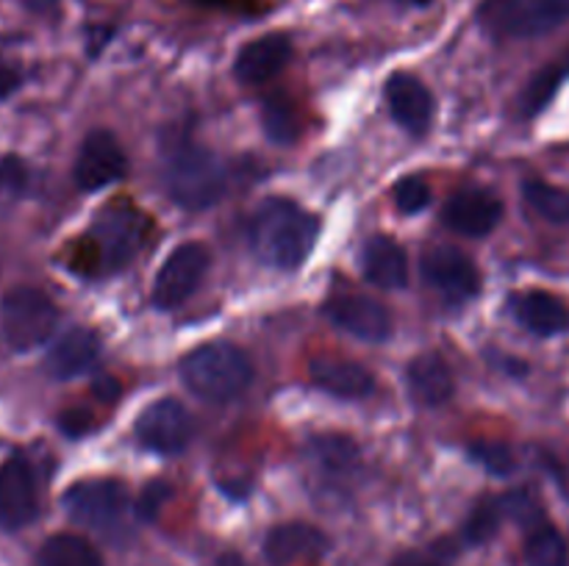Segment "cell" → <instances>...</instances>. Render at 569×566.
I'll list each match as a JSON object with an SVG mask.
<instances>
[{
	"label": "cell",
	"mask_w": 569,
	"mask_h": 566,
	"mask_svg": "<svg viewBox=\"0 0 569 566\" xmlns=\"http://www.w3.org/2000/svg\"><path fill=\"white\" fill-rule=\"evenodd\" d=\"M250 247L264 264L295 270L315 250L320 222L298 203L283 198L264 200L250 220Z\"/></svg>",
	"instance_id": "obj_1"
},
{
	"label": "cell",
	"mask_w": 569,
	"mask_h": 566,
	"mask_svg": "<svg viewBox=\"0 0 569 566\" xmlns=\"http://www.w3.org/2000/svg\"><path fill=\"white\" fill-rule=\"evenodd\" d=\"M226 164L211 150L198 144H176L161 164V183L172 203L183 209H209L226 192Z\"/></svg>",
	"instance_id": "obj_2"
},
{
	"label": "cell",
	"mask_w": 569,
	"mask_h": 566,
	"mask_svg": "<svg viewBox=\"0 0 569 566\" xmlns=\"http://www.w3.org/2000/svg\"><path fill=\"white\" fill-rule=\"evenodd\" d=\"M181 375L198 397L209 403H228L248 388L253 364L237 344L211 342L183 358Z\"/></svg>",
	"instance_id": "obj_3"
},
{
	"label": "cell",
	"mask_w": 569,
	"mask_h": 566,
	"mask_svg": "<svg viewBox=\"0 0 569 566\" xmlns=\"http://www.w3.org/2000/svg\"><path fill=\"white\" fill-rule=\"evenodd\" d=\"M478 17L495 37L531 39L565 26L569 0H483Z\"/></svg>",
	"instance_id": "obj_4"
},
{
	"label": "cell",
	"mask_w": 569,
	"mask_h": 566,
	"mask_svg": "<svg viewBox=\"0 0 569 566\" xmlns=\"http://www.w3.org/2000/svg\"><path fill=\"white\" fill-rule=\"evenodd\" d=\"M56 322H59V311H56L53 300L33 286L11 289L0 305L3 338L17 353H26V350L48 342Z\"/></svg>",
	"instance_id": "obj_5"
},
{
	"label": "cell",
	"mask_w": 569,
	"mask_h": 566,
	"mask_svg": "<svg viewBox=\"0 0 569 566\" xmlns=\"http://www.w3.org/2000/svg\"><path fill=\"white\" fill-rule=\"evenodd\" d=\"M64 508L78 525L98 533H114L126 522L131 499L117 481H83L64 494Z\"/></svg>",
	"instance_id": "obj_6"
},
{
	"label": "cell",
	"mask_w": 569,
	"mask_h": 566,
	"mask_svg": "<svg viewBox=\"0 0 569 566\" xmlns=\"http://www.w3.org/2000/svg\"><path fill=\"white\" fill-rule=\"evenodd\" d=\"M206 270H209V250L203 244H181L172 250L170 259L159 270L153 283V303L159 309H176L181 305L194 289L203 281Z\"/></svg>",
	"instance_id": "obj_7"
},
{
	"label": "cell",
	"mask_w": 569,
	"mask_h": 566,
	"mask_svg": "<svg viewBox=\"0 0 569 566\" xmlns=\"http://www.w3.org/2000/svg\"><path fill=\"white\" fill-rule=\"evenodd\" d=\"M422 275L450 303H465V300L476 297L481 289V275L470 255L450 244H437L428 250L422 259Z\"/></svg>",
	"instance_id": "obj_8"
},
{
	"label": "cell",
	"mask_w": 569,
	"mask_h": 566,
	"mask_svg": "<svg viewBox=\"0 0 569 566\" xmlns=\"http://www.w3.org/2000/svg\"><path fill=\"white\" fill-rule=\"evenodd\" d=\"M128 170V159L122 153L120 142L111 131L98 128L83 139L76 159V183L83 192H94L109 183L120 181Z\"/></svg>",
	"instance_id": "obj_9"
},
{
	"label": "cell",
	"mask_w": 569,
	"mask_h": 566,
	"mask_svg": "<svg viewBox=\"0 0 569 566\" xmlns=\"http://www.w3.org/2000/svg\"><path fill=\"white\" fill-rule=\"evenodd\" d=\"M39 514L37 477L26 458H9L0 466V527L20 530Z\"/></svg>",
	"instance_id": "obj_10"
},
{
	"label": "cell",
	"mask_w": 569,
	"mask_h": 566,
	"mask_svg": "<svg viewBox=\"0 0 569 566\" xmlns=\"http://www.w3.org/2000/svg\"><path fill=\"white\" fill-rule=\"evenodd\" d=\"M192 433V416L178 400H159L150 408H144L137 422L139 442L156 453H181Z\"/></svg>",
	"instance_id": "obj_11"
},
{
	"label": "cell",
	"mask_w": 569,
	"mask_h": 566,
	"mask_svg": "<svg viewBox=\"0 0 569 566\" xmlns=\"http://www.w3.org/2000/svg\"><path fill=\"white\" fill-rule=\"evenodd\" d=\"M148 233V220L133 209H109L98 216L94 242L100 247V259L109 270L126 264L142 244Z\"/></svg>",
	"instance_id": "obj_12"
},
{
	"label": "cell",
	"mask_w": 569,
	"mask_h": 566,
	"mask_svg": "<svg viewBox=\"0 0 569 566\" xmlns=\"http://www.w3.org/2000/svg\"><path fill=\"white\" fill-rule=\"evenodd\" d=\"M326 316L350 336L365 342H383L392 333V316L378 300L365 294H339L326 303Z\"/></svg>",
	"instance_id": "obj_13"
},
{
	"label": "cell",
	"mask_w": 569,
	"mask_h": 566,
	"mask_svg": "<svg viewBox=\"0 0 569 566\" xmlns=\"http://www.w3.org/2000/svg\"><path fill=\"white\" fill-rule=\"evenodd\" d=\"M503 220V203L483 189L456 192L445 205V225L465 236H487Z\"/></svg>",
	"instance_id": "obj_14"
},
{
	"label": "cell",
	"mask_w": 569,
	"mask_h": 566,
	"mask_svg": "<svg viewBox=\"0 0 569 566\" xmlns=\"http://www.w3.org/2000/svg\"><path fill=\"white\" fill-rule=\"evenodd\" d=\"M289 59H292V42H289L287 33H267V37L253 39L239 50L233 72L242 83L256 87V83L276 78Z\"/></svg>",
	"instance_id": "obj_15"
},
{
	"label": "cell",
	"mask_w": 569,
	"mask_h": 566,
	"mask_svg": "<svg viewBox=\"0 0 569 566\" xmlns=\"http://www.w3.org/2000/svg\"><path fill=\"white\" fill-rule=\"evenodd\" d=\"M387 103L395 120L409 133H426L433 117V98L420 78L398 72L387 83Z\"/></svg>",
	"instance_id": "obj_16"
},
{
	"label": "cell",
	"mask_w": 569,
	"mask_h": 566,
	"mask_svg": "<svg viewBox=\"0 0 569 566\" xmlns=\"http://www.w3.org/2000/svg\"><path fill=\"white\" fill-rule=\"evenodd\" d=\"M309 375L317 386L345 400H365L376 388V377L370 375L367 366L356 364V361L331 358V355H317V358H311Z\"/></svg>",
	"instance_id": "obj_17"
},
{
	"label": "cell",
	"mask_w": 569,
	"mask_h": 566,
	"mask_svg": "<svg viewBox=\"0 0 569 566\" xmlns=\"http://www.w3.org/2000/svg\"><path fill=\"white\" fill-rule=\"evenodd\" d=\"M98 355L100 338L94 336L89 327H72L70 333H64V336L50 347L48 358H44V370H48L56 381H70V377H78L87 370H92Z\"/></svg>",
	"instance_id": "obj_18"
},
{
	"label": "cell",
	"mask_w": 569,
	"mask_h": 566,
	"mask_svg": "<svg viewBox=\"0 0 569 566\" xmlns=\"http://www.w3.org/2000/svg\"><path fill=\"white\" fill-rule=\"evenodd\" d=\"M517 320L537 336L569 333V305L550 292H522L511 297Z\"/></svg>",
	"instance_id": "obj_19"
},
{
	"label": "cell",
	"mask_w": 569,
	"mask_h": 566,
	"mask_svg": "<svg viewBox=\"0 0 569 566\" xmlns=\"http://www.w3.org/2000/svg\"><path fill=\"white\" fill-rule=\"evenodd\" d=\"M267 558L272 566H287L300 558H317L328 549L326 533L317 530L315 525H303V522H292V525H278L276 530L267 536Z\"/></svg>",
	"instance_id": "obj_20"
},
{
	"label": "cell",
	"mask_w": 569,
	"mask_h": 566,
	"mask_svg": "<svg viewBox=\"0 0 569 566\" xmlns=\"http://www.w3.org/2000/svg\"><path fill=\"white\" fill-rule=\"evenodd\" d=\"M365 275L381 289H403L409 281L406 250L387 236L370 239L365 247Z\"/></svg>",
	"instance_id": "obj_21"
},
{
	"label": "cell",
	"mask_w": 569,
	"mask_h": 566,
	"mask_svg": "<svg viewBox=\"0 0 569 566\" xmlns=\"http://www.w3.org/2000/svg\"><path fill=\"white\" fill-rule=\"evenodd\" d=\"M409 386L417 403L442 405L453 394V372L445 364L442 355L422 353L409 364Z\"/></svg>",
	"instance_id": "obj_22"
},
{
	"label": "cell",
	"mask_w": 569,
	"mask_h": 566,
	"mask_svg": "<svg viewBox=\"0 0 569 566\" xmlns=\"http://www.w3.org/2000/svg\"><path fill=\"white\" fill-rule=\"evenodd\" d=\"M39 566H103V558L87 538L59 533V536H50L42 544Z\"/></svg>",
	"instance_id": "obj_23"
},
{
	"label": "cell",
	"mask_w": 569,
	"mask_h": 566,
	"mask_svg": "<svg viewBox=\"0 0 569 566\" xmlns=\"http://www.w3.org/2000/svg\"><path fill=\"white\" fill-rule=\"evenodd\" d=\"M261 122H264V131L272 142L287 144L295 142L300 133V117L295 109L292 100L281 98V94H272L261 105Z\"/></svg>",
	"instance_id": "obj_24"
},
{
	"label": "cell",
	"mask_w": 569,
	"mask_h": 566,
	"mask_svg": "<svg viewBox=\"0 0 569 566\" xmlns=\"http://www.w3.org/2000/svg\"><path fill=\"white\" fill-rule=\"evenodd\" d=\"M567 75H569V59L556 61V64L539 70L537 75L528 81L526 92H522V98H520L522 114H537V111H542L545 105L550 103V98L559 92L561 81H565Z\"/></svg>",
	"instance_id": "obj_25"
},
{
	"label": "cell",
	"mask_w": 569,
	"mask_h": 566,
	"mask_svg": "<svg viewBox=\"0 0 569 566\" xmlns=\"http://www.w3.org/2000/svg\"><path fill=\"white\" fill-rule=\"evenodd\" d=\"M528 205L537 214H542L548 222H569V192L545 181H526L522 183Z\"/></svg>",
	"instance_id": "obj_26"
},
{
	"label": "cell",
	"mask_w": 569,
	"mask_h": 566,
	"mask_svg": "<svg viewBox=\"0 0 569 566\" xmlns=\"http://www.w3.org/2000/svg\"><path fill=\"white\" fill-rule=\"evenodd\" d=\"M311 453L331 472H353L359 464V447L348 436H317L311 442Z\"/></svg>",
	"instance_id": "obj_27"
},
{
	"label": "cell",
	"mask_w": 569,
	"mask_h": 566,
	"mask_svg": "<svg viewBox=\"0 0 569 566\" xmlns=\"http://www.w3.org/2000/svg\"><path fill=\"white\" fill-rule=\"evenodd\" d=\"M526 558L531 566H567V542L556 527H539L526 544Z\"/></svg>",
	"instance_id": "obj_28"
},
{
	"label": "cell",
	"mask_w": 569,
	"mask_h": 566,
	"mask_svg": "<svg viewBox=\"0 0 569 566\" xmlns=\"http://www.w3.org/2000/svg\"><path fill=\"white\" fill-rule=\"evenodd\" d=\"M470 455L476 464H481L483 469L492 472V475H511L517 466L515 453H511L509 444L503 442H476L470 447Z\"/></svg>",
	"instance_id": "obj_29"
},
{
	"label": "cell",
	"mask_w": 569,
	"mask_h": 566,
	"mask_svg": "<svg viewBox=\"0 0 569 566\" xmlns=\"http://www.w3.org/2000/svg\"><path fill=\"white\" fill-rule=\"evenodd\" d=\"M500 525V508L492 503V499H483V503L476 505V511L470 514L465 525V536L467 542L472 544H483L498 533Z\"/></svg>",
	"instance_id": "obj_30"
},
{
	"label": "cell",
	"mask_w": 569,
	"mask_h": 566,
	"mask_svg": "<svg viewBox=\"0 0 569 566\" xmlns=\"http://www.w3.org/2000/svg\"><path fill=\"white\" fill-rule=\"evenodd\" d=\"M395 203L403 214H417L431 203V186L420 175H409L395 186Z\"/></svg>",
	"instance_id": "obj_31"
},
{
	"label": "cell",
	"mask_w": 569,
	"mask_h": 566,
	"mask_svg": "<svg viewBox=\"0 0 569 566\" xmlns=\"http://www.w3.org/2000/svg\"><path fill=\"white\" fill-rule=\"evenodd\" d=\"M26 181L28 172L20 159L9 155V159L0 161V209L20 198L22 189H26Z\"/></svg>",
	"instance_id": "obj_32"
},
{
	"label": "cell",
	"mask_w": 569,
	"mask_h": 566,
	"mask_svg": "<svg viewBox=\"0 0 569 566\" xmlns=\"http://www.w3.org/2000/svg\"><path fill=\"white\" fill-rule=\"evenodd\" d=\"M167 497H170V486H167V483L161 481L150 483V486L144 488L142 497H139V505H137L139 516H142V519H156L161 511V503H164Z\"/></svg>",
	"instance_id": "obj_33"
},
{
	"label": "cell",
	"mask_w": 569,
	"mask_h": 566,
	"mask_svg": "<svg viewBox=\"0 0 569 566\" xmlns=\"http://www.w3.org/2000/svg\"><path fill=\"white\" fill-rule=\"evenodd\" d=\"M59 427L67 436L78 438L87 431H92V414H89L87 408H70L59 416Z\"/></svg>",
	"instance_id": "obj_34"
},
{
	"label": "cell",
	"mask_w": 569,
	"mask_h": 566,
	"mask_svg": "<svg viewBox=\"0 0 569 566\" xmlns=\"http://www.w3.org/2000/svg\"><path fill=\"white\" fill-rule=\"evenodd\" d=\"M17 87H20V72L0 55V100L9 98L11 92H17Z\"/></svg>",
	"instance_id": "obj_35"
},
{
	"label": "cell",
	"mask_w": 569,
	"mask_h": 566,
	"mask_svg": "<svg viewBox=\"0 0 569 566\" xmlns=\"http://www.w3.org/2000/svg\"><path fill=\"white\" fill-rule=\"evenodd\" d=\"M92 392L98 400H117V394H120V383H117L114 377H98V381L92 383Z\"/></svg>",
	"instance_id": "obj_36"
},
{
	"label": "cell",
	"mask_w": 569,
	"mask_h": 566,
	"mask_svg": "<svg viewBox=\"0 0 569 566\" xmlns=\"http://www.w3.org/2000/svg\"><path fill=\"white\" fill-rule=\"evenodd\" d=\"M392 566H442V564H437V560L426 558V555H420V553H403L395 558Z\"/></svg>",
	"instance_id": "obj_37"
},
{
	"label": "cell",
	"mask_w": 569,
	"mask_h": 566,
	"mask_svg": "<svg viewBox=\"0 0 569 566\" xmlns=\"http://www.w3.org/2000/svg\"><path fill=\"white\" fill-rule=\"evenodd\" d=\"M217 566H250V564L239 553H222L220 558H217Z\"/></svg>",
	"instance_id": "obj_38"
},
{
	"label": "cell",
	"mask_w": 569,
	"mask_h": 566,
	"mask_svg": "<svg viewBox=\"0 0 569 566\" xmlns=\"http://www.w3.org/2000/svg\"><path fill=\"white\" fill-rule=\"evenodd\" d=\"M56 3H59V0H22V6L31 11H48V9H53Z\"/></svg>",
	"instance_id": "obj_39"
}]
</instances>
